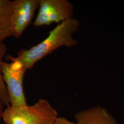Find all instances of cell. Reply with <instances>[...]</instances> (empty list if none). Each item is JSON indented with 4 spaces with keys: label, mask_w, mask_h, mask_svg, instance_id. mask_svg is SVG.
Segmentation results:
<instances>
[{
    "label": "cell",
    "mask_w": 124,
    "mask_h": 124,
    "mask_svg": "<svg viewBox=\"0 0 124 124\" xmlns=\"http://www.w3.org/2000/svg\"><path fill=\"white\" fill-rule=\"evenodd\" d=\"M7 52V47L3 42L0 41V98L4 102L6 107L10 105L8 94L2 74V59L4 57Z\"/></svg>",
    "instance_id": "obj_8"
},
{
    "label": "cell",
    "mask_w": 124,
    "mask_h": 124,
    "mask_svg": "<svg viewBox=\"0 0 124 124\" xmlns=\"http://www.w3.org/2000/svg\"><path fill=\"white\" fill-rule=\"evenodd\" d=\"M58 117V111L50 102L40 99L31 105L6 107L2 120L5 124H54Z\"/></svg>",
    "instance_id": "obj_2"
},
{
    "label": "cell",
    "mask_w": 124,
    "mask_h": 124,
    "mask_svg": "<svg viewBox=\"0 0 124 124\" xmlns=\"http://www.w3.org/2000/svg\"><path fill=\"white\" fill-rule=\"evenodd\" d=\"M39 11L33 25L40 27L72 18L74 7L67 0H39Z\"/></svg>",
    "instance_id": "obj_4"
},
{
    "label": "cell",
    "mask_w": 124,
    "mask_h": 124,
    "mask_svg": "<svg viewBox=\"0 0 124 124\" xmlns=\"http://www.w3.org/2000/svg\"><path fill=\"white\" fill-rule=\"evenodd\" d=\"M54 124H75V123L70 121L64 117H58Z\"/></svg>",
    "instance_id": "obj_9"
},
{
    "label": "cell",
    "mask_w": 124,
    "mask_h": 124,
    "mask_svg": "<svg viewBox=\"0 0 124 124\" xmlns=\"http://www.w3.org/2000/svg\"><path fill=\"white\" fill-rule=\"evenodd\" d=\"M12 6V36L19 38L31 23L39 7V0H15Z\"/></svg>",
    "instance_id": "obj_5"
},
{
    "label": "cell",
    "mask_w": 124,
    "mask_h": 124,
    "mask_svg": "<svg viewBox=\"0 0 124 124\" xmlns=\"http://www.w3.org/2000/svg\"><path fill=\"white\" fill-rule=\"evenodd\" d=\"M6 107L5 105L4 102L0 98V121L1 119L2 120V117Z\"/></svg>",
    "instance_id": "obj_10"
},
{
    "label": "cell",
    "mask_w": 124,
    "mask_h": 124,
    "mask_svg": "<svg viewBox=\"0 0 124 124\" xmlns=\"http://www.w3.org/2000/svg\"><path fill=\"white\" fill-rule=\"evenodd\" d=\"M75 124H118L114 117L102 106L80 111L75 116Z\"/></svg>",
    "instance_id": "obj_6"
},
{
    "label": "cell",
    "mask_w": 124,
    "mask_h": 124,
    "mask_svg": "<svg viewBox=\"0 0 124 124\" xmlns=\"http://www.w3.org/2000/svg\"></svg>",
    "instance_id": "obj_11"
},
{
    "label": "cell",
    "mask_w": 124,
    "mask_h": 124,
    "mask_svg": "<svg viewBox=\"0 0 124 124\" xmlns=\"http://www.w3.org/2000/svg\"><path fill=\"white\" fill-rule=\"evenodd\" d=\"M79 21L71 18L58 24L44 40L29 49H21L14 58L20 61L28 70L36 63L62 46L72 47L79 44L73 35L80 29Z\"/></svg>",
    "instance_id": "obj_1"
},
{
    "label": "cell",
    "mask_w": 124,
    "mask_h": 124,
    "mask_svg": "<svg viewBox=\"0 0 124 124\" xmlns=\"http://www.w3.org/2000/svg\"><path fill=\"white\" fill-rule=\"evenodd\" d=\"M11 62L3 61L2 74L9 96L10 105L14 108L26 106V101L23 88V81L28 70L22 62L11 56Z\"/></svg>",
    "instance_id": "obj_3"
},
{
    "label": "cell",
    "mask_w": 124,
    "mask_h": 124,
    "mask_svg": "<svg viewBox=\"0 0 124 124\" xmlns=\"http://www.w3.org/2000/svg\"><path fill=\"white\" fill-rule=\"evenodd\" d=\"M12 1L0 0V41L12 36Z\"/></svg>",
    "instance_id": "obj_7"
}]
</instances>
